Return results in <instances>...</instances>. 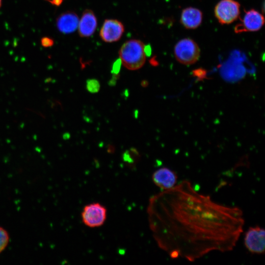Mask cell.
<instances>
[{
    "label": "cell",
    "instance_id": "cell-8",
    "mask_svg": "<svg viewBox=\"0 0 265 265\" xmlns=\"http://www.w3.org/2000/svg\"><path fill=\"white\" fill-rule=\"evenodd\" d=\"M124 32L123 24L116 19L106 20L101 28L100 36L105 42L112 43L118 41Z\"/></svg>",
    "mask_w": 265,
    "mask_h": 265
},
{
    "label": "cell",
    "instance_id": "cell-14",
    "mask_svg": "<svg viewBox=\"0 0 265 265\" xmlns=\"http://www.w3.org/2000/svg\"><path fill=\"white\" fill-rule=\"evenodd\" d=\"M9 241V236L7 231L0 227V253L7 247Z\"/></svg>",
    "mask_w": 265,
    "mask_h": 265
},
{
    "label": "cell",
    "instance_id": "cell-5",
    "mask_svg": "<svg viewBox=\"0 0 265 265\" xmlns=\"http://www.w3.org/2000/svg\"><path fill=\"white\" fill-rule=\"evenodd\" d=\"M214 12L221 24H229L239 17L240 4L235 0H221L215 5Z\"/></svg>",
    "mask_w": 265,
    "mask_h": 265
},
{
    "label": "cell",
    "instance_id": "cell-17",
    "mask_svg": "<svg viewBox=\"0 0 265 265\" xmlns=\"http://www.w3.org/2000/svg\"><path fill=\"white\" fill-rule=\"evenodd\" d=\"M121 64V62L120 59L116 61L113 65L112 73L114 74L117 75L120 70Z\"/></svg>",
    "mask_w": 265,
    "mask_h": 265
},
{
    "label": "cell",
    "instance_id": "cell-16",
    "mask_svg": "<svg viewBox=\"0 0 265 265\" xmlns=\"http://www.w3.org/2000/svg\"><path fill=\"white\" fill-rule=\"evenodd\" d=\"M41 44L45 47H50L53 44V41L50 38L44 37L41 39Z\"/></svg>",
    "mask_w": 265,
    "mask_h": 265
},
{
    "label": "cell",
    "instance_id": "cell-18",
    "mask_svg": "<svg viewBox=\"0 0 265 265\" xmlns=\"http://www.w3.org/2000/svg\"><path fill=\"white\" fill-rule=\"evenodd\" d=\"M50 1L53 4L58 6L61 4L63 1V0H51Z\"/></svg>",
    "mask_w": 265,
    "mask_h": 265
},
{
    "label": "cell",
    "instance_id": "cell-19",
    "mask_svg": "<svg viewBox=\"0 0 265 265\" xmlns=\"http://www.w3.org/2000/svg\"><path fill=\"white\" fill-rule=\"evenodd\" d=\"M115 150L114 147L112 145H109L108 146V150L107 151L109 153H113Z\"/></svg>",
    "mask_w": 265,
    "mask_h": 265
},
{
    "label": "cell",
    "instance_id": "cell-4",
    "mask_svg": "<svg viewBox=\"0 0 265 265\" xmlns=\"http://www.w3.org/2000/svg\"><path fill=\"white\" fill-rule=\"evenodd\" d=\"M107 217L106 208L99 203H92L85 205L81 212L82 223L89 228H97L105 223Z\"/></svg>",
    "mask_w": 265,
    "mask_h": 265
},
{
    "label": "cell",
    "instance_id": "cell-1",
    "mask_svg": "<svg viewBox=\"0 0 265 265\" xmlns=\"http://www.w3.org/2000/svg\"><path fill=\"white\" fill-rule=\"evenodd\" d=\"M148 213L158 246L172 259L190 262L233 250L244 224L239 208L215 202L187 180L153 196Z\"/></svg>",
    "mask_w": 265,
    "mask_h": 265
},
{
    "label": "cell",
    "instance_id": "cell-20",
    "mask_svg": "<svg viewBox=\"0 0 265 265\" xmlns=\"http://www.w3.org/2000/svg\"><path fill=\"white\" fill-rule=\"evenodd\" d=\"M141 85L142 87H147L148 85V82L147 80H142L141 82Z\"/></svg>",
    "mask_w": 265,
    "mask_h": 265
},
{
    "label": "cell",
    "instance_id": "cell-10",
    "mask_svg": "<svg viewBox=\"0 0 265 265\" xmlns=\"http://www.w3.org/2000/svg\"><path fill=\"white\" fill-rule=\"evenodd\" d=\"M97 26V20L94 13L90 9L83 12L79 20L78 29L81 37H89L95 32Z\"/></svg>",
    "mask_w": 265,
    "mask_h": 265
},
{
    "label": "cell",
    "instance_id": "cell-7",
    "mask_svg": "<svg viewBox=\"0 0 265 265\" xmlns=\"http://www.w3.org/2000/svg\"><path fill=\"white\" fill-rule=\"evenodd\" d=\"M265 22L263 15L255 9L245 11L242 18L236 25L234 31L236 33L256 31L260 30Z\"/></svg>",
    "mask_w": 265,
    "mask_h": 265
},
{
    "label": "cell",
    "instance_id": "cell-6",
    "mask_svg": "<svg viewBox=\"0 0 265 265\" xmlns=\"http://www.w3.org/2000/svg\"><path fill=\"white\" fill-rule=\"evenodd\" d=\"M244 243L251 253L264 254L265 247V230L259 226L250 227L245 234Z\"/></svg>",
    "mask_w": 265,
    "mask_h": 265
},
{
    "label": "cell",
    "instance_id": "cell-12",
    "mask_svg": "<svg viewBox=\"0 0 265 265\" xmlns=\"http://www.w3.org/2000/svg\"><path fill=\"white\" fill-rule=\"evenodd\" d=\"M203 14L198 8L188 7L183 9L181 15L180 21L182 25L187 29H195L201 24Z\"/></svg>",
    "mask_w": 265,
    "mask_h": 265
},
{
    "label": "cell",
    "instance_id": "cell-13",
    "mask_svg": "<svg viewBox=\"0 0 265 265\" xmlns=\"http://www.w3.org/2000/svg\"><path fill=\"white\" fill-rule=\"evenodd\" d=\"M123 157L125 162L131 164L139 160V154L135 148H132L129 150L126 151Z\"/></svg>",
    "mask_w": 265,
    "mask_h": 265
},
{
    "label": "cell",
    "instance_id": "cell-2",
    "mask_svg": "<svg viewBox=\"0 0 265 265\" xmlns=\"http://www.w3.org/2000/svg\"><path fill=\"white\" fill-rule=\"evenodd\" d=\"M145 45L140 40L131 39L125 42L119 50L121 64L131 70L141 68L146 60Z\"/></svg>",
    "mask_w": 265,
    "mask_h": 265
},
{
    "label": "cell",
    "instance_id": "cell-9",
    "mask_svg": "<svg viewBox=\"0 0 265 265\" xmlns=\"http://www.w3.org/2000/svg\"><path fill=\"white\" fill-rule=\"evenodd\" d=\"M152 179L156 186L165 190L175 186L178 177L174 171L167 167H162L153 173Z\"/></svg>",
    "mask_w": 265,
    "mask_h": 265
},
{
    "label": "cell",
    "instance_id": "cell-15",
    "mask_svg": "<svg viewBox=\"0 0 265 265\" xmlns=\"http://www.w3.org/2000/svg\"><path fill=\"white\" fill-rule=\"evenodd\" d=\"M86 87L89 92L95 93L99 91L100 84L99 81L96 79H89L86 81Z\"/></svg>",
    "mask_w": 265,
    "mask_h": 265
},
{
    "label": "cell",
    "instance_id": "cell-3",
    "mask_svg": "<svg viewBox=\"0 0 265 265\" xmlns=\"http://www.w3.org/2000/svg\"><path fill=\"white\" fill-rule=\"evenodd\" d=\"M174 55L180 63L190 65L198 61L200 55V50L194 40L186 38L176 43L174 47Z\"/></svg>",
    "mask_w": 265,
    "mask_h": 265
},
{
    "label": "cell",
    "instance_id": "cell-11",
    "mask_svg": "<svg viewBox=\"0 0 265 265\" xmlns=\"http://www.w3.org/2000/svg\"><path fill=\"white\" fill-rule=\"evenodd\" d=\"M79 22V17L76 13L72 11H67L57 17L56 24L60 32L68 34L74 32L78 28Z\"/></svg>",
    "mask_w": 265,
    "mask_h": 265
},
{
    "label": "cell",
    "instance_id": "cell-21",
    "mask_svg": "<svg viewBox=\"0 0 265 265\" xmlns=\"http://www.w3.org/2000/svg\"><path fill=\"white\" fill-rule=\"evenodd\" d=\"M1 6V0H0V8Z\"/></svg>",
    "mask_w": 265,
    "mask_h": 265
}]
</instances>
